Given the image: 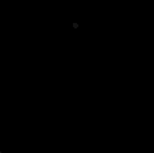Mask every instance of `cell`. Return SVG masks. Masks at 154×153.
<instances>
[]
</instances>
